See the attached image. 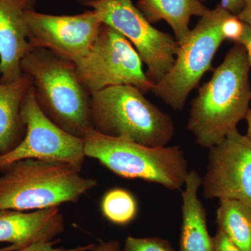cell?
I'll use <instances>...</instances> for the list:
<instances>
[{
  "mask_svg": "<svg viewBox=\"0 0 251 251\" xmlns=\"http://www.w3.org/2000/svg\"><path fill=\"white\" fill-rule=\"evenodd\" d=\"M31 49L49 50L75 64L90 52L103 23L93 10L72 16L25 14Z\"/></svg>",
  "mask_w": 251,
  "mask_h": 251,
  "instance_id": "cell-11",
  "label": "cell"
},
{
  "mask_svg": "<svg viewBox=\"0 0 251 251\" xmlns=\"http://www.w3.org/2000/svg\"><path fill=\"white\" fill-rule=\"evenodd\" d=\"M21 115L25 135L14 150L0 154V173L25 159L67 163L81 171L86 158L83 139L63 130L46 116L36 101L32 86L23 100Z\"/></svg>",
  "mask_w": 251,
  "mask_h": 251,
  "instance_id": "cell-9",
  "label": "cell"
},
{
  "mask_svg": "<svg viewBox=\"0 0 251 251\" xmlns=\"http://www.w3.org/2000/svg\"><path fill=\"white\" fill-rule=\"evenodd\" d=\"M74 65L79 80L90 94L117 85L134 86L145 94L152 92L155 85L144 72L135 48L106 25H102L90 52Z\"/></svg>",
  "mask_w": 251,
  "mask_h": 251,
  "instance_id": "cell-7",
  "label": "cell"
},
{
  "mask_svg": "<svg viewBox=\"0 0 251 251\" xmlns=\"http://www.w3.org/2000/svg\"><path fill=\"white\" fill-rule=\"evenodd\" d=\"M209 150L202 178L206 199L235 200L251 208V139L237 129Z\"/></svg>",
  "mask_w": 251,
  "mask_h": 251,
  "instance_id": "cell-10",
  "label": "cell"
},
{
  "mask_svg": "<svg viewBox=\"0 0 251 251\" xmlns=\"http://www.w3.org/2000/svg\"><path fill=\"white\" fill-rule=\"evenodd\" d=\"M144 94L131 85L112 86L91 94L94 129L145 146H167L174 137V122Z\"/></svg>",
  "mask_w": 251,
  "mask_h": 251,
  "instance_id": "cell-4",
  "label": "cell"
},
{
  "mask_svg": "<svg viewBox=\"0 0 251 251\" xmlns=\"http://www.w3.org/2000/svg\"><path fill=\"white\" fill-rule=\"evenodd\" d=\"M221 6L231 14H239L244 6L246 0H221Z\"/></svg>",
  "mask_w": 251,
  "mask_h": 251,
  "instance_id": "cell-24",
  "label": "cell"
},
{
  "mask_svg": "<svg viewBox=\"0 0 251 251\" xmlns=\"http://www.w3.org/2000/svg\"><path fill=\"white\" fill-rule=\"evenodd\" d=\"M216 224L241 251H251V208L235 200H222Z\"/></svg>",
  "mask_w": 251,
  "mask_h": 251,
  "instance_id": "cell-17",
  "label": "cell"
},
{
  "mask_svg": "<svg viewBox=\"0 0 251 251\" xmlns=\"http://www.w3.org/2000/svg\"><path fill=\"white\" fill-rule=\"evenodd\" d=\"M93 251H122L121 245L117 240L106 241L96 246Z\"/></svg>",
  "mask_w": 251,
  "mask_h": 251,
  "instance_id": "cell-25",
  "label": "cell"
},
{
  "mask_svg": "<svg viewBox=\"0 0 251 251\" xmlns=\"http://www.w3.org/2000/svg\"><path fill=\"white\" fill-rule=\"evenodd\" d=\"M86 157L98 161L117 176L141 179L179 191L188 174V161L179 146L153 148L91 128L84 135Z\"/></svg>",
  "mask_w": 251,
  "mask_h": 251,
  "instance_id": "cell-5",
  "label": "cell"
},
{
  "mask_svg": "<svg viewBox=\"0 0 251 251\" xmlns=\"http://www.w3.org/2000/svg\"><path fill=\"white\" fill-rule=\"evenodd\" d=\"M244 29V23L235 15L229 14L221 25V31L226 40L238 43L242 37Z\"/></svg>",
  "mask_w": 251,
  "mask_h": 251,
  "instance_id": "cell-20",
  "label": "cell"
},
{
  "mask_svg": "<svg viewBox=\"0 0 251 251\" xmlns=\"http://www.w3.org/2000/svg\"><path fill=\"white\" fill-rule=\"evenodd\" d=\"M214 251H241L222 230L218 228L213 237Z\"/></svg>",
  "mask_w": 251,
  "mask_h": 251,
  "instance_id": "cell-22",
  "label": "cell"
},
{
  "mask_svg": "<svg viewBox=\"0 0 251 251\" xmlns=\"http://www.w3.org/2000/svg\"><path fill=\"white\" fill-rule=\"evenodd\" d=\"M138 8L150 23L160 21L168 23L179 45L189 34L191 18L203 17L211 10L201 0H140Z\"/></svg>",
  "mask_w": 251,
  "mask_h": 251,
  "instance_id": "cell-16",
  "label": "cell"
},
{
  "mask_svg": "<svg viewBox=\"0 0 251 251\" xmlns=\"http://www.w3.org/2000/svg\"><path fill=\"white\" fill-rule=\"evenodd\" d=\"M202 178L198 172H188L182 197V222L179 251H214V241L209 234L204 205L198 198Z\"/></svg>",
  "mask_w": 251,
  "mask_h": 251,
  "instance_id": "cell-14",
  "label": "cell"
},
{
  "mask_svg": "<svg viewBox=\"0 0 251 251\" xmlns=\"http://www.w3.org/2000/svg\"><path fill=\"white\" fill-rule=\"evenodd\" d=\"M229 14L219 5L201 17L186 40L179 45L173 67L155 83L151 92L173 110H182L188 96L204 74L214 70L213 59L226 40L221 25Z\"/></svg>",
  "mask_w": 251,
  "mask_h": 251,
  "instance_id": "cell-6",
  "label": "cell"
},
{
  "mask_svg": "<svg viewBox=\"0 0 251 251\" xmlns=\"http://www.w3.org/2000/svg\"><path fill=\"white\" fill-rule=\"evenodd\" d=\"M31 86L30 77L23 73L14 82H0V154L14 150L25 135L21 110Z\"/></svg>",
  "mask_w": 251,
  "mask_h": 251,
  "instance_id": "cell-15",
  "label": "cell"
},
{
  "mask_svg": "<svg viewBox=\"0 0 251 251\" xmlns=\"http://www.w3.org/2000/svg\"><path fill=\"white\" fill-rule=\"evenodd\" d=\"M82 4L85 2H87V1H91V0H82Z\"/></svg>",
  "mask_w": 251,
  "mask_h": 251,
  "instance_id": "cell-29",
  "label": "cell"
},
{
  "mask_svg": "<svg viewBox=\"0 0 251 251\" xmlns=\"http://www.w3.org/2000/svg\"><path fill=\"white\" fill-rule=\"evenodd\" d=\"M83 4L129 41L146 64L150 80L157 83L169 72L179 49L177 41L153 27L131 0H91Z\"/></svg>",
  "mask_w": 251,
  "mask_h": 251,
  "instance_id": "cell-8",
  "label": "cell"
},
{
  "mask_svg": "<svg viewBox=\"0 0 251 251\" xmlns=\"http://www.w3.org/2000/svg\"><path fill=\"white\" fill-rule=\"evenodd\" d=\"M21 67L30 77L36 101L50 120L81 138L93 128L90 94L79 80L74 63L49 50L31 49Z\"/></svg>",
  "mask_w": 251,
  "mask_h": 251,
  "instance_id": "cell-2",
  "label": "cell"
},
{
  "mask_svg": "<svg viewBox=\"0 0 251 251\" xmlns=\"http://www.w3.org/2000/svg\"><path fill=\"white\" fill-rule=\"evenodd\" d=\"M67 163L25 159L0 173V209L35 211L77 202L98 185Z\"/></svg>",
  "mask_w": 251,
  "mask_h": 251,
  "instance_id": "cell-3",
  "label": "cell"
},
{
  "mask_svg": "<svg viewBox=\"0 0 251 251\" xmlns=\"http://www.w3.org/2000/svg\"><path fill=\"white\" fill-rule=\"evenodd\" d=\"M57 243V240L36 242L16 251H93L96 247L95 244H90L72 249H64L62 247H54Z\"/></svg>",
  "mask_w": 251,
  "mask_h": 251,
  "instance_id": "cell-21",
  "label": "cell"
},
{
  "mask_svg": "<svg viewBox=\"0 0 251 251\" xmlns=\"http://www.w3.org/2000/svg\"><path fill=\"white\" fill-rule=\"evenodd\" d=\"M37 0H0V82H14L23 75L21 61L31 49L25 14Z\"/></svg>",
  "mask_w": 251,
  "mask_h": 251,
  "instance_id": "cell-12",
  "label": "cell"
},
{
  "mask_svg": "<svg viewBox=\"0 0 251 251\" xmlns=\"http://www.w3.org/2000/svg\"><path fill=\"white\" fill-rule=\"evenodd\" d=\"M250 64L244 46L235 44L191 103L187 129L201 148L222 142L245 120L250 108Z\"/></svg>",
  "mask_w": 251,
  "mask_h": 251,
  "instance_id": "cell-1",
  "label": "cell"
},
{
  "mask_svg": "<svg viewBox=\"0 0 251 251\" xmlns=\"http://www.w3.org/2000/svg\"><path fill=\"white\" fill-rule=\"evenodd\" d=\"M237 44V43H236ZM237 44H242L247 52L248 59L251 68V27L244 23V32Z\"/></svg>",
  "mask_w": 251,
  "mask_h": 251,
  "instance_id": "cell-23",
  "label": "cell"
},
{
  "mask_svg": "<svg viewBox=\"0 0 251 251\" xmlns=\"http://www.w3.org/2000/svg\"><path fill=\"white\" fill-rule=\"evenodd\" d=\"M64 229L59 207L27 211L0 209V243H9L20 249L54 240Z\"/></svg>",
  "mask_w": 251,
  "mask_h": 251,
  "instance_id": "cell-13",
  "label": "cell"
},
{
  "mask_svg": "<svg viewBox=\"0 0 251 251\" xmlns=\"http://www.w3.org/2000/svg\"><path fill=\"white\" fill-rule=\"evenodd\" d=\"M245 120H247V135L251 139V109L249 110L248 112L247 117H246Z\"/></svg>",
  "mask_w": 251,
  "mask_h": 251,
  "instance_id": "cell-27",
  "label": "cell"
},
{
  "mask_svg": "<svg viewBox=\"0 0 251 251\" xmlns=\"http://www.w3.org/2000/svg\"><path fill=\"white\" fill-rule=\"evenodd\" d=\"M20 249L19 248L16 247V246L11 245L8 246V247H5L3 248H0V251H16Z\"/></svg>",
  "mask_w": 251,
  "mask_h": 251,
  "instance_id": "cell-28",
  "label": "cell"
},
{
  "mask_svg": "<svg viewBox=\"0 0 251 251\" xmlns=\"http://www.w3.org/2000/svg\"><path fill=\"white\" fill-rule=\"evenodd\" d=\"M237 16L243 23L251 27V0H246L244 6Z\"/></svg>",
  "mask_w": 251,
  "mask_h": 251,
  "instance_id": "cell-26",
  "label": "cell"
},
{
  "mask_svg": "<svg viewBox=\"0 0 251 251\" xmlns=\"http://www.w3.org/2000/svg\"><path fill=\"white\" fill-rule=\"evenodd\" d=\"M100 211L109 222L127 226L134 221L138 213L136 198L128 190L114 188L109 190L100 202Z\"/></svg>",
  "mask_w": 251,
  "mask_h": 251,
  "instance_id": "cell-18",
  "label": "cell"
},
{
  "mask_svg": "<svg viewBox=\"0 0 251 251\" xmlns=\"http://www.w3.org/2000/svg\"><path fill=\"white\" fill-rule=\"evenodd\" d=\"M122 251H176L169 241L159 237L138 238L128 237L126 239Z\"/></svg>",
  "mask_w": 251,
  "mask_h": 251,
  "instance_id": "cell-19",
  "label": "cell"
}]
</instances>
